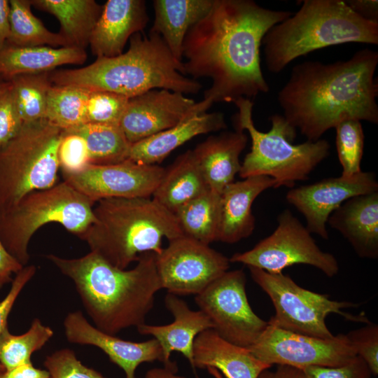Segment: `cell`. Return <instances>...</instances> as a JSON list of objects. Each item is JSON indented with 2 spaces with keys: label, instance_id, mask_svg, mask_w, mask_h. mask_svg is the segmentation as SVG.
<instances>
[{
  "label": "cell",
  "instance_id": "cell-1",
  "mask_svg": "<svg viewBox=\"0 0 378 378\" xmlns=\"http://www.w3.org/2000/svg\"><path fill=\"white\" fill-rule=\"evenodd\" d=\"M291 14L252 0H213L208 13L188 30L182 48L185 75L212 80L203 99L212 105L268 92L260 66L262 41Z\"/></svg>",
  "mask_w": 378,
  "mask_h": 378
},
{
  "label": "cell",
  "instance_id": "cell-2",
  "mask_svg": "<svg viewBox=\"0 0 378 378\" xmlns=\"http://www.w3.org/2000/svg\"><path fill=\"white\" fill-rule=\"evenodd\" d=\"M377 64L378 52L369 48L345 61L296 64L278 92L282 115L310 141L346 120L377 124Z\"/></svg>",
  "mask_w": 378,
  "mask_h": 378
},
{
  "label": "cell",
  "instance_id": "cell-3",
  "mask_svg": "<svg viewBox=\"0 0 378 378\" xmlns=\"http://www.w3.org/2000/svg\"><path fill=\"white\" fill-rule=\"evenodd\" d=\"M155 253L141 255L131 270L117 268L94 252L76 258L48 254L49 260L74 282L94 326L115 335L130 327L145 323L162 289Z\"/></svg>",
  "mask_w": 378,
  "mask_h": 378
},
{
  "label": "cell",
  "instance_id": "cell-4",
  "mask_svg": "<svg viewBox=\"0 0 378 378\" xmlns=\"http://www.w3.org/2000/svg\"><path fill=\"white\" fill-rule=\"evenodd\" d=\"M56 85H74L90 91H108L132 98L155 88L196 94L202 85L186 76L183 62L176 59L162 37L138 32L130 38L127 51L112 57H97L78 69H55Z\"/></svg>",
  "mask_w": 378,
  "mask_h": 378
},
{
  "label": "cell",
  "instance_id": "cell-5",
  "mask_svg": "<svg viewBox=\"0 0 378 378\" xmlns=\"http://www.w3.org/2000/svg\"><path fill=\"white\" fill-rule=\"evenodd\" d=\"M93 214V222L78 237L121 270L146 253H160L164 238L169 241L183 235L175 214L150 197L102 200Z\"/></svg>",
  "mask_w": 378,
  "mask_h": 378
},
{
  "label": "cell",
  "instance_id": "cell-6",
  "mask_svg": "<svg viewBox=\"0 0 378 378\" xmlns=\"http://www.w3.org/2000/svg\"><path fill=\"white\" fill-rule=\"evenodd\" d=\"M349 43L378 44V22L356 14L344 0H304L300 9L263 37L269 71L278 74L295 59Z\"/></svg>",
  "mask_w": 378,
  "mask_h": 378
},
{
  "label": "cell",
  "instance_id": "cell-7",
  "mask_svg": "<svg viewBox=\"0 0 378 378\" xmlns=\"http://www.w3.org/2000/svg\"><path fill=\"white\" fill-rule=\"evenodd\" d=\"M233 103L238 108L234 118L235 130H246L251 139V150L239 172L242 178L266 176L274 179L278 188H292L296 181L308 179L311 172L329 155L330 146L325 139L293 144L296 130L282 115H272L271 128L264 132L254 125L253 103L250 99L241 97Z\"/></svg>",
  "mask_w": 378,
  "mask_h": 378
},
{
  "label": "cell",
  "instance_id": "cell-8",
  "mask_svg": "<svg viewBox=\"0 0 378 378\" xmlns=\"http://www.w3.org/2000/svg\"><path fill=\"white\" fill-rule=\"evenodd\" d=\"M94 204L64 181L31 192L0 210V241L24 267L30 258L29 241L40 227L57 223L78 237L94 220Z\"/></svg>",
  "mask_w": 378,
  "mask_h": 378
},
{
  "label": "cell",
  "instance_id": "cell-9",
  "mask_svg": "<svg viewBox=\"0 0 378 378\" xmlns=\"http://www.w3.org/2000/svg\"><path fill=\"white\" fill-rule=\"evenodd\" d=\"M64 132L46 119L24 122L19 132L0 146V210L56 184L57 151Z\"/></svg>",
  "mask_w": 378,
  "mask_h": 378
},
{
  "label": "cell",
  "instance_id": "cell-10",
  "mask_svg": "<svg viewBox=\"0 0 378 378\" xmlns=\"http://www.w3.org/2000/svg\"><path fill=\"white\" fill-rule=\"evenodd\" d=\"M248 269L253 281L267 294L274 305L275 314L267 322L278 328L330 339L335 336L326 323V317L330 314H338L351 321L365 324L370 322L365 314L356 316L344 311L346 308L358 307L357 303L330 300L327 295L300 286L282 272L272 274L253 267Z\"/></svg>",
  "mask_w": 378,
  "mask_h": 378
},
{
  "label": "cell",
  "instance_id": "cell-11",
  "mask_svg": "<svg viewBox=\"0 0 378 378\" xmlns=\"http://www.w3.org/2000/svg\"><path fill=\"white\" fill-rule=\"evenodd\" d=\"M277 227L268 237L253 248L237 253L229 258L272 274L295 264L313 266L328 277L335 276L339 264L331 253L324 252L316 244L311 232L289 209H284L277 217Z\"/></svg>",
  "mask_w": 378,
  "mask_h": 378
},
{
  "label": "cell",
  "instance_id": "cell-12",
  "mask_svg": "<svg viewBox=\"0 0 378 378\" xmlns=\"http://www.w3.org/2000/svg\"><path fill=\"white\" fill-rule=\"evenodd\" d=\"M246 282L242 270L227 271L196 295L195 300L222 338L248 348L258 340L268 323L250 306Z\"/></svg>",
  "mask_w": 378,
  "mask_h": 378
},
{
  "label": "cell",
  "instance_id": "cell-13",
  "mask_svg": "<svg viewBox=\"0 0 378 378\" xmlns=\"http://www.w3.org/2000/svg\"><path fill=\"white\" fill-rule=\"evenodd\" d=\"M247 349L270 366L287 365L301 370L312 365L340 366L357 356L346 335L324 339L288 331L269 323L258 340Z\"/></svg>",
  "mask_w": 378,
  "mask_h": 378
},
{
  "label": "cell",
  "instance_id": "cell-14",
  "mask_svg": "<svg viewBox=\"0 0 378 378\" xmlns=\"http://www.w3.org/2000/svg\"><path fill=\"white\" fill-rule=\"evenodd\" d=\"M225 255L186 236L169 241L155 255V265L162 288L174 295H197L228 271Z\"/></svg>",
  "mask_w": 378,
  "mask_h": 378
},
{
  "label": "cell",
  "instance_id": "cell-15",
  "mask_svg": "<svg viewBox=\"0 0 378 378\" xmlns=\"http://www.w3.org/2000/svg\"><path fill=\"white\" fill-rule=\"evenodd\" d=\"M165 169L130 159L105 165L90 164L74 174H63L64 181L92 203L108 198L150 197Z\"/></svg>",
  "mask_w": 378,
  "mask_h": 378
},
{
  "label": "cell",
  "instance_id": "cell-16",
  "mask_svg": "<svg viewBox=\"0 0 378 378\" xmlns=\"http://www.w3.org/2000/svg\"><path fill=\"white\" fill-rule=\"evenodd\" d=\"M211 106L204 99L195 102L181 92L152 90L129 98L119 127L133 144L206 113Z\"/></svg>",
  "mask_w": 378,
  "mask_h": 378
},
{
  "label": "cell",
  "instance_id": "cell-17",
  "mask_svg": "<svg viewBox=\"0 0 378 378\" xmlns=\"http://www.w3.org/2000/svg\"><path fill=\"white\" fill-rule=\"evenodd\" d=\"M377 191L375 174L362 171L350 178L330 177L292 188L286 198L304 216L305 227L311 233L328 239L327 221L336 209L351 197Z\"/></svg>",
  "mask_w": 378,
  "mask_h": 378
},
{
  "label": "cell",
  "instance_id": "cell-18",
  "mask_svg": "<svg viewBox=\"0 0 378 378\" xmlns=\"http://www.w3.org/2000/svg\"><path fill=\"white\" fill-rule=\"evenodd\" d=\"M63 325L68 342L100 349L112 363L123 370L125 378H135L136 369L143 363L159 360L164 363L162 348L155 338L134 342L104 333L92 325L80 311L69 312Z\"/></svg>",
  "mask_w": 378,
  "mask_h": 378
},
{
  "label": "cell",
  "instance_id": "cell-19",
  "mask_svg": "<svg viewBox=\"0 0 378 378\" xmlns=\"http://www.w3.org/2000/svg\"><path fill=\"white\" fill-rule=\"evenodd\" d=\"M148 22L143 0H108L92 31L89 46L97 57L122 53L128 39L141 32Z\"/></svg>",
  "mask_w": 378,
  "mask_h": 378
},
{
  "label": "cell",
  "instance_id": "cell-20",
  "mask_svg": "<svg viewBox=\"0 0 378 378\" xmlns=\"http://www.w3.org/2000/svg\"><path fill=\"white\" fill-rule=\"evenodd\" d=\"M276 181L266 176H253L233 181L220 193V220L218 241L236 243L249 237L255 229L252 205L256 197Z\"/></svg>",
  "mask_w": 378,
  "mask_h": 378
},
{
  "label": "cell",
  "instance_id": "cell-21",
  "mask_svg": "<svg viewBox=\"0 0 378 378\" xmlns=\"http://www.w3.org/2000/svg\"><path fill=\"white\" fill-rule=\"evenodd\" d=\"M337 230L360 258H378V191L349 198L329 216Z\"/></svg>",
  "mask_w": 378,
  "mask_h": 378
},
{
  "label": "cell",
  "instance_id": "cell-22",
  "mask_svg": "<svg viewBox=\"0 0 378 378\" xmlns=\"http://www.w3.org/2000/svg\"><path fill=\"white\" fill-rule=\"evenodd\" d=\"M166 308L174 316L172 323L164 326L146 323L138 326L141 335H152L159 342L164 356L163 365L171 362L172 351L181 353L193 366V344L204 330L214 328L209 318L201 310H191L176 295L168 293L164 298Z\"/></svg>",
  "mask_w": 378,
  "mask_h": 378
},
{
  "label": "cell",
  "instance_id": "cell-23",
  "mask_svg": "<svg viewBox=\"0 0 378 378\" xmlns=\"http://www.w3.org/2000/svg\"><path fill=\"white\" fill-rule=\"evenodd\" d=\"M272 366L256 358L246 348L222 338L214 329L200 332L193 344V366L212 368L226 378H258Z\"/></svg>",
  "mask_w": 378,
  "mask_h": 378
},
{
  "label": "cell",
  "instance_id": "cell-24",
  "mask_svg": "<svg viewBox=\"0 0 378 378\" xmlns=\"http://www.w3.org/2000/svg\"><path fill=\"white\" fill-rule=\"evenodd\" d=\"M248 142L243 131L223 132L208 137L193 150L208 187L218 193L234 181L241 169L239 156Z\"/></svg>",
  "mask_w": 378,
  "mask_h": 378
},
{
  "label": "cell",
  "instance_id": "cell-25",
  "mask_svg": "<svg viewBox=\"0 0 378 378\" xmlns=\"http://www.w3.org/2000/svg\"><path fill=\"white\" fill-rule=\"evenodd\" d=\"M226 127L222 113L206 112L195 115L173 127L132 144L129 159L144 164H157L193 137Z\"/></svg>",
  "mask_w": 378,
  "mask_h": 378
},
{
  "label": "cell",
  "instance_id": "cell-26",
  "mask_svg": "<svg viewBox=\"0 0 378 378\" xmlns=\"http://www.w3.org/2000/svg\"><path fill=\"white\" fill-rule=\"evenodd\" d=\"M88 55L77 47H16L0 49V75L9 80L21 74L50 72L64 64H83Z\"/></svg>",
  "mask_w": 378,
  "mask_h": 378
},
{
  "label": "cell",
  "instance_id": "cell-27",
  "mask_svg": "<svg viewBox=\"0 0 378 378\" xmlns=\"http://www.w3.org/2000/svg\"><path fill=\"white\" fill-rule=\"evenodd\" d=\"M213 0H155L150 31L159 34L174 57L182 62V48L188 30L209 11Z\"/></svg>",
  "mask_w": 378,
  "mask_h": 378
},
{
  "label": "cell",
  "instance_id": "cell-28",
  "mask_svg": "<svg viewBox=\"0 0 378 378\" xmlns=\"http://www.w3.org/2000/svg\"><path fill=\"white\" fill-rule=\"evenodd\" d=\"M209 188L192 150H188L164 170L152 199L175 214Z\"/></svg>",
  "mask_w": 378,
  "mask_h": 378
},
{
  "label": "cell",
  "instance_id": "cell-29",
  "mask_svg": "<svg viewBox=\"0 0 378 378\" xmlns=\"http://www.w3.org/2000/svg\"><path fill=\"white\" fill-rule=\"evenodd\" d=\"M31 6L54 15L60 24V33L71 47L89 46L92 31L103 6L94 0H30Z\"/></svg>",
  "mask_w": 378,
  "mask_h": 378
},
{
  "label": "cell",
  "instance_id": "cell-30",
  "mask_svg": "<svg viewBox=\"0 0 378 378\" xmlns=\"http://www.w3.org/2000/svg\"><path fill=\"white\" fill-rule=\"evenodd\" d=\"M175 216L184 236L209 245L218 241L220 194L209 188L179 208Z\"/></svg>",
  "mask_w": 378,
  "mask_h": 378
},
{
  "label": "cell",
  "instance_id": "cell-31",
  "mask_svg": "<svg viewBox=\"0 0 378 378\" xmlns=\"http://www.w3.org/2000/svg\"><path fill=\"white\" fill-rule=\"evenodd\" d=\"M10 33L6 44L16 47H71L60 34L48 29L31 11L30 0H9Z\"/></svg>",
  "mask_w": 378,
  "mask_h": 378
},
{
  "label": "cell",
  "instance_id": "cell-32",
  "mask_svg": "<svg viewBox=\"0 0 378 378\" xmlns=\"http://www.w3.org/2000/svg\"><path fill=\"white\" fill-rule=\"evenodd\" d=\"M64 132L76 134L83 138L90 164H111L129 159L132 144L119 126L85 123Z\"/></svg>",
  "mask_w": 378,
  "mask_h": 378
},
{
  "label": "cell",
  "instance_id": "cell-33",
  "mask_svg": "<svg viewBox=\"0 0 378 378\" xmlns=\"http://www.w3.org/2000/svg\"><path fill=\"white\" fill-rule=\"evenodd\" d=\"M90 92L78 86L52 84L48 95L44 119L64 131L87 123V104Z\"/></svg>",
  "mask_w": 378,
  "mask_h": 378
},
{
  "label": "cell",
  "instance_id": "cell-34",
  "mask_svg": "<svg viewBox=\"0 0 378 378\" xmlns=\"http://www.w3.org/2000/svg\"><path fill=\"white\" fill-rule=\"evenodd\" d=\"M50 72L18 75L9 80L14 99L24 122L44 119Z\"/></svg>",
  "mask_w": 378,
  "mask_h": 378
},
{
  "label": "cell",
  "instance_id": "cell-35",
  "mask_svg": "<svg viewBox=\"0 0 378 378\" xmlns=\"http://www.w3.org/2000/svg\"><path fill=\"white\" fill-rule=\"evenodd\" d=\"M53 330L35 318L29 330L22 335H13L6 328L0 338V363L5 370L31 362L34 352L43 346L53 336Z\"/></svg>",
  "mask_w": 378,
  "mask_h": 378
},
{
  "label": "cell",
  "instance_id": "cell-36",
  "mask_svg": "<svg viewBox=\"0 0 378 378\" xmlns=\"http://www.w3.org/2000/svg\"><path fill=\"white\" fill-rule=\"evenodd\" d=\"M335 146L342 167L341 176L352 177L362 172L360 163L363 155L364 132L358 120H346L335 127Z\"/></svg>",
  "mask_w": 378,
  "mask_h": 378
},
{
  "label": "cell",
  "instance_id": "cell-37",
  "mask_svg": "<svg viewBox=\"0 0 378 378\" xmlns=\"http://www.w3.org/2000/svg\"><path fill=\"white\" fill-rule=\"evenodd\" d=\"M129 98L108 91H91L87 104V123L119 126Z\"/></svg>",
  "mask_w": 378,
  "mask_h": 378
},
{
  "label": "cell",
  "instance_id": "cell-38",
  "mask_svg": "<svg viewBox=\"0 0 378 378\" xmlns=\"http://www.w3.org/2000/svg\"><path fill=\"white\" fill-rule=\"evenodd\" d=\"M43 365L50 378H104L93 368L83 365L70 349H62L46 356Z\"/></svg>",
  "mask_w": 378,
  "mask_h": 378
},
{
  "label": "cell",
  "instance_id": "cell-39",
  "mask_svg": "<svg viewBox=\"0 0 378 378\" xmlns=\"http://www.w3.org/2000/svg\"><path fill=\"white\" fill-rule=\"evenodd\" d=\"M57 157L59 168H61L63 174L79 173L90 164L85 140L74 133L64 132Z\"/></svg>",
  "mask_w": 378,
  "mask_h": 378
},
{
  "label": "cell",
  "instance_id": "cell-40",
  "mask_svg": "<svg viewBox=\"0 0 378 378\" xmlns=\"http://www.w3.org/2000/svg\"><path fill=\"white\" fill-rule=\"evenodd\" d=\"M350 343L368 365L372 375L378 374V326L371 322L346 334Z\"/></svg>",
  "mask_w": 378,
  "mask_h": 378
},
{
  "label": "cell",
  "instance_id": "cell-41",
  "mask_svg": "<svg viewBox=\"0 0 378 378\" xmlns=\"http://www.w3.org/2000/svg\"><path fill=\"white\" fill-rule=\"evenodd\" d=\"M302 370L304 378H371L372 376L365 361L358 356L340 366L312 365Z\"/></svg>",
  "mask_w": 378,
  "mask_h": 378
},
{
  "label": "cell",
  "instance_id": "cell-42",
  "mask_svg": "<svg viewBox=\"0 0 378 378\" xmlns=\"http://www.w3.org/2000/svg\"><path fill=\"white\" fill-rule=\"evenodd\" d=\"M23 123L10 83L8 88L0 97V146L13 139Z\"/></svg>",
  "mask_w": 378,
  "mask_h": 378
},
{
  "label": "cell",
  "instance_id": "cell-43",
  "mask_svg": "<svg viewBox=\"0 0 378 378\" xmlns=\"http://www.w3.org/2000/svg\"><path fill=\"white\" fill-rule=\"evenodd\" d=\"M36 271V267L33 265L24 266L15 275L8 293L0 301V338L4 330L8 328V316L15 301L27 283L33 278ZM4 371L5 369L0 363V376Z\"/></svg>",
  "mask_w": 378,
  "mask_h": 378
},
{
  "label": "cell",
  "instance_id": "cell-44",
  "mask_svg": "<svg viewBox=\"0 0 378 378\" xmlns=\"http://www.w3.org/2000/svg\"><path fill=\"white\" fill-rule=\"evenodd\" d=\"M24 267L10 255L0 241V288L13 281V274H16Z\"/></svg>",
  "mask_w": 378,
  "mask_h": 378
},
{
  "label": "cell",
  "instance_id": "cell-45",
  "mask_svg": "<svg viewBox=\"0 0 378 378\" xmlns=\"http://www.w3.org/2000/svg\"><path fill=\"white\" fill-rule=\"evenodd\" d=\"M0 378H50L49 372L35 368L31 362L5 370Z\"/></svg>",
  "mask_w": 378,
  "mask_h": 378
},
{
  "label": "cell",
  "instance_id": "cell-46",
  "mask_svg": "<svg viewBox=\"0 0 378 378\" xmlns=\"http://www.w3.org/2000/svg\"><path fill=\"white\" fill-rule=\"evenodd\" d=\"M346 4L361 18L378 22V1L377 0H346Z\"/></svg>",
  "mask_w": 378,
  "mask_h": 378
},
{
  "label": "cell",
  "instance_id": "cell-47",
  "mask_svg": "<svg viewBox=\"0 0 378 378\" xmlns=\"http://www.w3.org/2000/svg\"><path fill=\"white\" fill-rule=\"evenodd\" d=\"M258 378H304L301 369L287 365H277L274 371L264 370Z\"/></svg>",
  "mask_w": 378,
  "mask_h": 378
},
{
  "label": "cell",
  "instance_id": "cell-48",
  "mask_svg": "<svg viewBox=\"0 0 378 378\" xmlns=\"http://www.w3.org/2000/svg\"><path fill=\"white\" fill-rule=\"evenodd\" d=\"M10 33L9 0H0V49L6 44Z\"/></svg>",
  "mask_w": 378,
  "mask_h": 378
},
{
  "label": "cell",
  "instance_id": "cell-49",
  "mask_svg": "<svg viewBox=\"0 0 378 378\" xmlns=\"http://www.w3.org/2000/svg\"><path fill=\"white\" fill-rule=\"evenodd\" d=\"M178 366L176 363L171 361L164 365L162 368H154L146 372L144 378H187L177 374Z\"/></svg>",
  "mask_w": 378,
  "mask_h": 378
},
{
  "label": "cell",
  "instance_id": "cell-50",
  "mask_svg": "<svg viewBox=\"0 0 378 378\" xmlns=\"http://www.w3.org/2000/svg\"><path fill=\"white\" fill-rule=\"evenodd\" d=\"M10 86V81L0 75V97Z\"/></svg>",
  "mask_w": 378,
  "mask_h": 378
},
{
  "label": "cell",
  "instance_id": "cell-51",
  "mask_svg": "<svg viewBox=\"0 0 378 378\" xmlns=\"http://www.w3.org/2000/svg\"><path fill=\"white\" fill-rule=\"evenodd\" d=\"M206 370L209 371V372L212 374L215 378H223L220 373L218 372V370L212 368H208Z\"/></svg>",
  "mask_w": 378,
  "mask_h": 378
}]
</instances>
